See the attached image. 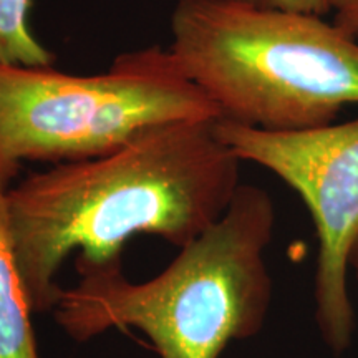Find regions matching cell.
I'll list each match as a JSON object with an SVG mask.
<instances>
[{"label":"cell","mask_w":358,"mask_h":358,"mask_svg":"<svg viewBox=\"0 0 358 358\" xmlns=\"http://www.w3.org/2000/svg\"><path fill=\"white\" fill-rule=\"evenodd\" d=\"M241 159L217 120H189L143 131L111 153L52 164L6 192L8 232L32 313L53 310L65 259L122 262L136 234L185 248L229 208Z\"/></svg>","instance_id":"6da1fadb"},{"label":"cell","mask_w":358,"mask_h":358,"mask_svg":"<svg viewBox=\"0 0 358 358\" xmlns=\"http://www.w3.org/2000/svg\"><path fill=\"white\" fill-rule=\"evenodd\" d=\"M274 227L271 194L241 182L227 211L153 279L134 284L122 262H75L80 282L62 290L57 325L78 343L134 327L161 358H219L266 324L272 302L266 250Z\"/></svg>","instance_id":"7a4b0ae2"},{"label":"cell","mask_w":358,"mask_h":358,"mask_svg":"<svg viewBox=\"0 0 358 358\" xmlns=\"http://www.w3.org/2000/svg\"><path fill=\"white\" fill-rule=\"evenodd\" d=\"M169 52L221 120L267 131L335 123L358 105V40L308 13L176 0Z\"/></svg>","instance_id":"3957f363"},{"label":"cell","mask_w":358,"mask_h":358,"mask_svg":"<svg viewBox=\"0 0 358 358\" xmlns=\"http://www.w3.org/2000/svg\"><path fill=\"white\" fill-rule=\"evenodd\" d=\"M221 113L186 78L169 48L123 52L93 75L0 65V187L24 163H71L111 153L146 129Z\"/></svg>","instance_id":"277c9868"},{"label":"cell","mask_w":358,"mask_h":358,"mask_svg":"<svg viewBox=\"0 0 358 358\" xmlns=\"http://www.w3.org/2000/svg\"><path fill=\"white\" fill-rule=\"evenodd\" d=\"M217 133L241 161L268 169L306 203L319 243L313 319L327 348L342 355L355 332L348 259L358 236V118L294 131L217 120Z\"/></svg>","instance_id":"5b68a950"},{"label":"cell","mask_w":358,"mask_h":358,"mask_svg":"<svg viewBox=\"0 0 358 358\" xmlns=\"http://www.w3.org/2000/svg\"><path fill=\"white\" fill-rule=\"evenodd\" d=\"M6 192L0 187V358H40L32 310L13 257Z\"/></svg>","instance_id":"8992f818"},{"label":"cell","mask_w":358,"mask_h":358,"mask_svg":"<svg viewBox=\"0 0 358 358\" xmlns=\"http://www.w3.org/2000/svg\"><path fill=\"white\" fill-rule=\"evenodd\" d=\"M32 0H0V65L53 66L55 55L30 30Z\"/></svg>","instance_id":"52a82bcc"},{"label":"cell","mask_w":358,"mask_h":358,"mask_svg":"<svg viewBox=\"0 0 358 358\" xmlns=\"http://www.w3.org/2000/svg\"><path fill=\"white\" fill-rule=\"evenodd\" d=\"M237 2L249 3L262 8H275V10L308 13V15L325 17L329 12H334V0H237Z\"/></svg>","instance_id":"ba28073f"},{"label":"cell","mask_w":358,"mask_h":358,"mask_svg":"<svg viewBox=\"0 0 358 358\" xmlns=\"http://www.w3.org/2000/svg\"><path fill=\"white\" fill-rule=\"evenodd\" d=\"M332 22L342 32L358 40V0H352L350 3L335 10Z\"/></svg>","instance_id":"9c48e42d"},{"label":"cell","mask_w":358,"mask_h":358,"mask_svg":"<svg viewBox=\"0 0 358 358\" xmlns=\"http://www.w3.org/2000/svg\"><path fill=\"white\" fill-rule=\"evenodd\" d=\"M348 267L352 268L353 274H355L357 280H358V236H357L355 243H353V245H352L350 259H348Z\"/></svg>","instance_id":"30bf717a"},{"label":"cell","mask_w":358,"mask_h":358,"mask_svg":"<svg viewBox=\"0 0 358 358\" xmlns=\"http://www.w3.org/2000/svg\"><path fill=\"white\" fill-rule=\"evenodd\" d=\"M352 0H334V7H335V10H338L340 7H343V6H347V3H350ZM334 10V12H335Z\"/></svg>","instance_id":"8fae6325"}]
</instances>
